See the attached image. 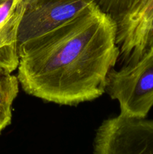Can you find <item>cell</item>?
<instances>
[{
	"label": "cell",
	"instance_id": "1",
	"mask_svg": "<svg viewBox=\"0 0 153 154\" xmlns=\"http://www.w3.org/2000/svg\"><path fill=\"white\" fill-rule=\"evenodd\" d=\"M117 26L97 4L44 37L19 48L17 78L26 93L76 105L105 93L119 60Z\"/></svg>",
	"mask_w": 153,
	"mask_h": 154
},
{
	"label": "cell",
	"instance_id": "2",
	"mask_svg": "<svg viewBox=\"0 0 153 154\" xmlns=\"http://www.w3.org/2000/svg\"><path fill=\"white\" fill-rule=\"evenodd\" d=\"M105 92L119 103L120 114L146 118L153 107V46L136 61L112 68L107 75Z\"/></svg>",
	"mask_w": 153,
	"mask_h": 154
},
{
	"label": "cell",
	"instance_id": "3",
	"mask_svg": "<svg viewBox=\"0 0 153 154\" xmlns=\"http://www.w3.org/2000/svg\"><path fill=\"white\" fill-rule=\"evenodd\" d=\"M94 0H27L17 31V51L85 14Z\"/></svg>",
	"mask_w": 153,
	"mask_h": 154
},
{
	"label": "cell",
	"instance_id": "4",
	"mask_svg": "<svg viewBox=\"0 0 153 154\" xmlns=\"http://www.w3.org/2000/svg\"><path fill=\"white\" fill-rule=\"evenodd\" d=\"M94 154H153V120L122 115L106 119L96 131Z\"/></svg>",
	"mask_w": 153,
	"mask_h": 154
},
{
	"label": "cell",
	"instance_id": "5",
	"mask_svg": "<svg viewBox=\"0 0 153 154\" xmlns=\"http://www.w3.org/2000/svg\"><path fill=\"white\" fill-rule=\"evenodd\" d=\"M27 0H0V69H17V31Z\"/></svg>",
	"mask_w": 153,
	"mask_h": 154
},
{
	"label": "cell",
	"instance_id": "6",
	"mask_svg": "<svg viewBox=\"0 0 153 154\" xmlns=\"http://www.w3.org/2000/svg\"><path fill=\"white\" fill-rule=\"evenodd\" d=\"M94 2L116 23L118 45L133 34L153 8V0H94Z\"/></svg>",
	"mask_w": 153,
	"mask_h": 154
},
{
	"label": "cell",
	"instance_id": "7",
	"mask_svg": "<svg viewBox=\"0 0 153 154\" xmlns=\"http://www.w3.org/2000/svg\"><path fill=\"white\" fill-rule=\"evenodd\" d=\"M153 46V8L145 22L133 35L119 48L122 62L124 64L137 60L145 51Z\"/></svg>",
	"mask_w": 153,
	"mask_h": 154
},
{
	"label": "cell",
	"instance_id": "8",
	"mask_svg": "<svg viewBox=\"0 0 153 154\" xmlns=\"http://www.w3.org/2000/svg\"><path fill=\"white\" fill-rule=\"evenodd\" d=\"M17 77L0 69V134L11 123L12 104L19 92Z\"/></svg>",
	"mask_w": 153,
	"mask_h": 154
}]
</instances>
